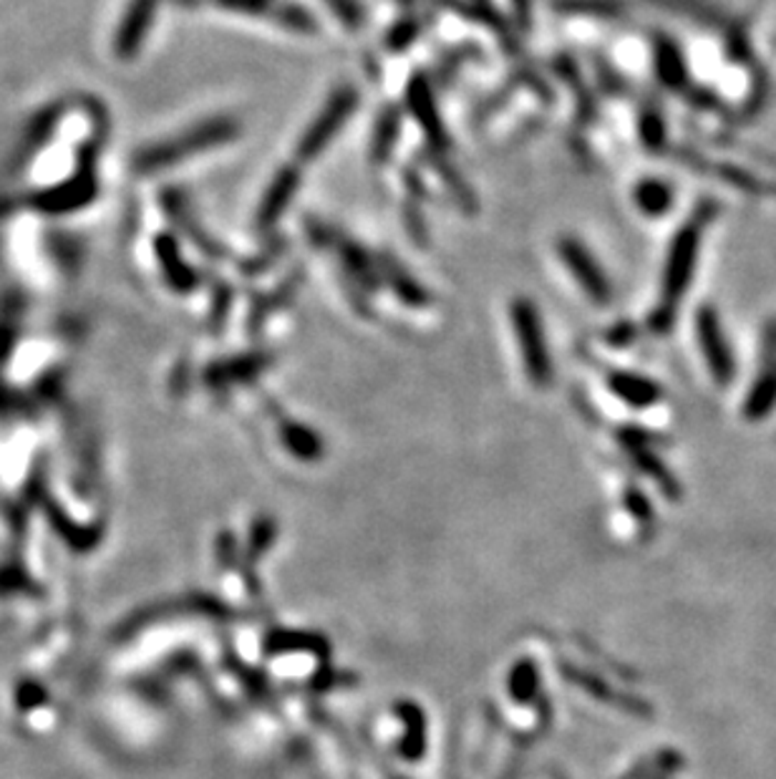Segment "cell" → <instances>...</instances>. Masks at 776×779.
Listing matches in <instances>:
<instances>
[{
    "mask_svg": "<svg viewBox=\"0 0 776 779\" xmlns=\"http://www.w3.org/2000/svg\"><path fill=\"white\" fill-rule=\"evenodd\" d=\"M512 323L514 333H517L527 376L535 386H547L553 382V359H549L543 321H539L535 303L527 301V298H517L512 303Z\"/></svg>",
    "mask_w": 776,
    "mask_h": 779,
    "instance_id": "3",
    "label": "cell"
},
{
    "mask_svg": "<svg viewBox=\"0 0 776 779\" xmlns=\"http://www.w3.org/2000/svg\"><path fill=\"white\" fill-rule=\"evenodd\" d=\"M699 341L711 374L716 376L719 384H728V378L734 376V361H731L724 333H721L719 315L716 311H711V308H703L699 313Z\"/></svg>",
    "mask_w": 776,
    "mask_h": 779,
    "instance_id": "6",
    "label": "cell"
},
{
    "mask_svg": "<svg viewBox=\"0 0 776 779\" xmlns=\"http://www.w3.org/2000/svg\"><path fill=\"white\" fill-rule=\"evenodd\" d=\"M709 222V210H701L685 228L675 235L671 256H668L665 276H663V303L653 313L651 325L653 331L663 333L673 325V308L681 301V295L689 285L693 266H696L699 242H701V228Z\"/></svg>",
    "mask_w": 776,
    "mask_h": 779,
    "instance_id": "1",
    "label": "cell"
},
{
    "mask_svg": "<svg viewBox=\"0 0 776 779\" xmlns=\"http://www.w3.org/2000/svg\"><path fill=\"white\" fill-rule=\"evenodd\" d=\"M240 134V124L230 120V116H220V120H210L192 126V129L179 134L171 142L155 144V147L144 149L137 159V167L141 172H155L161 167H171L177 162L187 159L189 154L214 149L220 144H228Z\"/></svg>",
    "mask_w": 776,
    "mask_h": 779,
    "instance_id": "2",
    "label": "cell"
},
{
    "mask_svg": "<svg viewBox=\"0 0 776 779\" xmlns=\"http://www.w3.org/2000/svg\"><path fill=\"white\" fill-rule=\"evenodd\" d=\"M333 13H336L338 21L348 29H358L364 23V8H360L358 0H323Z\"/></svg>",
    "mask_w": 776,
    "mask_h": 779,
    "instance_id": "21",
    "label": "cell"
},
{
    "mask_svg": "<svg viewBox=\"0 0 776 779\" xmlns=\"http://www.w3.org/2000/svg\"><path fill=\"white\" fill-rule=\"evenodd\" d=\"M157 256L161 262V270H165V276L169 280V285L179 293L192 291V288L197 285V276L192 273V268H189L187 262H182L177 242L167 238V235H161V238L157 240Z\"/></svg>",
    "mask_w": 776,
    "mask_h": 779,
    "instance_id": "12",
    "label": "cell"
},
{
    "mask_svg": "<svg viewBox=\"0 0 776 779\" xmlns=\"http://www.w3.org/2000/svg\"><path fill=\"white\" fill-rule=\"evenodd\" d=\"M658 74H661L663 84L668 86H681L683 84V61L679 56V51H675L673 43L661 41L658 43Z\"/></svg>",
    "mask_w": 776,
    "mask_h": 779,
    "instance_id": "19",
    "label": "cell"
},
{
    "mask_svg": "<svg viewBox=\"0 0 776 779\" xmlns=\"http://www.w3.org/2000/svg\"><path fill=\"white\" fill-rule=\"evenodd\" d=\"M671 187L661 179H646L636 187V202L646 215H663L671 207Z\"/></svg>",
    "mask_w": 776,
    "mask_h": 779,
    "instance_id": "17",
    "label": "cell"
},
{
    "mask_svg": "<svg viewBox=\"0 0 776 779\" xmlns=\"http://www.w3.org/2000/svg\"><path fill=\"white\" fill-rule=\"evenodd\" d=\"M401 129V112L399 108H386V112L378 116L376 129H374V142H371V159L376 165L386 162L388 154L396 147V139H399Z\"/></svg>",
    "mask_w": 776,
    "mask_h": 779,
    "instance_id": "14",
    "label": "cell"
},
{
    "mask_svg": "<svg viewBox=\"0 0 776 779\" xmlns=\"http://www.w3.org/2000/svg\"><path fill=\"white\" fill-rule=\"evenodd\" d=\"M283 444L293 451L295 457L301 459H315L323 455V444L318 439V434L308 427H301V424H283Z\"/></svg>",
    "mask_w": 776,
    "mask_h": 779,
    "instance_id": "16",
    "label": "cell"
},
{
    "mask_svg": "<svg viewBox=\"0 0 776 779\" xmlns=\"http://www.w3.org/2000/svg\"><path fill=\"white\" fill-rule=\"evenodd\" d=\"M610 388L630 406H651L661 398V388L636 374H612Z\"/></svg>",
    "mask_w": 776,
    "mask_h": 779,
    "instance_id": "13",
    "label": "cell"
},
{
    "mask_svg": "<svg viewBox=\"0 0 776 779\" xmlns=\"http://www.w3.org/2000/svg\"><path fill=\"white\" fill-rule=\"evenodd\" d=\"M419 21H413V18H406V21H401L396 29L388 33V41H386V46H391L394 51H401L406 46H411L413 39L419 35Z\"/></svg>",
    "mask_w": 776,
    "mask_h": 779,
    "instance_id": "22",
    "label": "cell"
},
{
    "mask_svg": "<svg viewBox=\"0 0 776 779\" xmlns=\"http://www.w3.org/2000/svg\"><path fill=\"white\" fill-rule=\"evenodd\" d=\"M774 404H776V368L766 371V374L762 376V382L756 384V388L752 392V396H748L746 416L759 419V416L769 412Z\"/></svg>",
    "mask_w": 776,
    "mask_h": 779,
    "instance_id": "18",
    "label": "cell"
},
{
    "mask_svg": "<svg viewBox=\"0 0 776 779\" xmlns=\"http://www.w3.org/2000/svg\"><path fill=\"white\" fill-rule=\"evenodd\" d=\"M381 266H384V273L388 278V285L394 288L396 295H399L403 303H409V305H427L429 303V293L423 291V288L409 273H406L399 262H394V258H384Z\"/></svg>",
    "mask_w": 776,
    "mask_h": 779,
    "instance_id": "15",
    "label": "cell"
},
{
    "mask_svg": "<svg viewBox=\"0 0 776 779\" xmlns=\"http://www.w3.org/2000/svg\"><path fill=\"white\" fill-rule=\"evenodd\" d=\"M222 8H230V11L250 13V15H265V13H277L275 0H218Z\"/></svg>",
    "mask_w": 776,
    "mask_h": 779,
    "instance_id": "23",
    "label": "cell"
},
{
    "mask_svg": "<svg viewBox=\"0 0 776 779\" xmlns=\"http://www.w3.org/2000/svg\"><path fill=\"white\" fill-rule=\"evenodd\" d=\"M640 132H643L646 147H651V149L661 147L665 132H663V122H661V116H658V112H646L643 114V124H640Z\"/></svg>",
    "mask_w": 776,
    "mask_h": 779,
    "instance_id": "24",
    "label": "cell"
},
{
    "mask_svg": "<svg viewBox=\"0 0 776 779\" xmlns=\"http://www.w3.org/2000/svg\"><path fill=\"white\" fill-rule=\"evenodd\" d=\"M270 366V353H242L220 364H212L205 371V382L210 386H230L255 378Z\"/></svg>",
    "mask_w": 776,
    "mask_h": 779,
    "instance_id": "10",
    "label": "cell"
},
{
    "mask_svg": "<svg viewBox=\"0 0 776 779\" xmlns=\"http://www.w3.org/2000/svg\"><path fill=\"white\" fill-rule=\"evenodd\" d=\"M406 96H409L411 114L417 116V122L423 129V134H427V139L431 142V147L439 149V152L447 149L449 137H447L444 124H441V120H439V108L434 104V96H431L429 81L423 76H413Z\"/></svg>",
    "mask_w": 776,
    "mask_h": 779,
    "instance_id": "7",
    "label": "cell"
},
{
    "mask_svg": "<svg viewBox=\"0 0 776 779\" xmlns=\"http://www.w3.org/2000/svg\"><path fill=\"white\" fill-rule=\"evenodd\" d=\"M559 258L565 260L567 270H573V276L585 293H588L595 303H608L612 298V288L608 283L602 268L595 262L588 248L575 238L559 240Z\"/></svg>",
    "mask_w": 776,
    "mask_h": 779,
    "instance_id": "5",
    "label": "cell"
},
{
    "mask_svg": "<svg viewBox=\"0 0 776 779\" xmlns=\"http://www.w3.org/2000/svg\"><path fill=\"white\" fill-rule=\"evenodd\" d=\"M297 185H301V172L295 167H283L275 175L273 183H270L268 193L263 197V202L258 207V228L270 230L277 222V217L287 210L293 195L297 193Z\"/></svg>",
    "mask_w": 776,
    "mask_h": 779,
    "instance_id": "8",
    "label": "cell"
},
{
    "mask_svg": "<svg viewBox=\"0 0 776 779\" xmlns=\"http://www.w3.org/2000/svg\"><path fill=\"white\" fill-rule=\"evenodd\" d=\"M157 11V0H132L129 8H126L124 21L119 25V33H116V53L122 59L134 56V51L141 46L144 35H147L151 18Z\"/></svg>",
    "mask_w": 776,
    "mask_h": 779,
    "instance_id": "9",
    "label": "cell"
},
{
    "mask_svg": "<svg viewBox=\"0 0 776 779\" xmlns=\"http://www.w3.org/2000/svg\"><path fill=\"white\" fill-rule=\"evenodd\" d=\"M555 8L563 13L616 15L622 11V3L620 0H555Z\"/></svg>",
    "mask_w": 776,
    "mask_h": 779,
    "instance_id": "20",
    "label": "cell"
},
{
    "mask_svg": "<svg viewBox=\"0 0 776 779\" xmlns=\"http://www.w3.org/2000/svg\"><path fill=\"white\" fill-rule=\"evenodd\" d=\"M358 106V92L354 86H343L336 94L331 96V102L326 108L315 116V122L311 124V129L303 134L301 144H297V159H313L328 147L333 137L340 132V126L346 124L350 114L356 112Z\"/></svg>",
    "mask_w": 776,
    "mask_h": 779,
    "instance_id": "4",
    "label": "cell"
},
{
    "mask_svg": "<svg viewBox=\"0 0 776 779\" xmlns=\"http://www.w3.org/2000/svg\"><path fill=\"white\" fill-rule=\"evenodd\" d=\"M333 248H336L338 258L343 262V268L348 270L350 278H354L356 283L364 285L366 291H376L378 276H376V270H374L371 258H368V252L360 248L358 242L348 240V238H340V235L336 238V242H333Z\"/></svg>",
    "mask_w": 776,
    "mask_h": 779,
    "instance_id": "11",
    "label": "cell"
}]
</instances>
